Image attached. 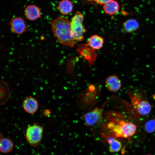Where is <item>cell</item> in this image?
<instances>
[{
    "label": "cell",
    "instance_id": "15",
    "mask_svg": "<svg viewBox=\"0 0 155 155\" xmlns=\"http://www.w3.org/2000/svg\"><path fill=\"white\" fill-rule=\"evenodd\" d=\"M58 9L62 14L68 15L72 11V3L69 0H62L59 3Z\"/></svg>",
    "mask_w": 155,
    "mask_h": 155
},
{
    "label": "cell",
    "instance_id": "11",
    "mask_svg": "<svg viewBox=\"0 0 155 155\" xmlns=\"http://www.w3.org/2000/svg\"><path fill=\"white\" fill-rule=\"evenodd\" d=\"M24 13L26 18L30 20H34L41 17L40 10L35 5H31L26 6L24 9Z\"/></svg>",
    "mask_w": 155,
    "mask_h": 155
},
{
    "label": "cell",
    "instance_id": "21",
    "mask_svg": "<svg viewBox=\"0 0 155 155\" xmlns=\"http://www.w3.org/2000/svg\"><path fill=\"white\" fill-rule=\"evenodd\" d=\"M90 0V1H94L95 0Z\"/></svg>",
    "mask_w": 155,
    "mask_h": 155
},
{
    "label": "cell",
    "instance_id": "17",
    "mask_svg": "<svg viewBox=\"0 0 155 155\" xmlns=\"http://www.w3.org/2000/svg\"><path fill=\"white\" fill-rule=\"evenodd\" d=\"M13 147V143L10 139L7 138H3L1 139L0 151L2 153H9L11 151Z\"/></svg>",
    "mask_w": 155,
    "mask_h": 155
},
{
    "label": "cell",
    "instance_id": "8",
    "mask_svg": "<svg viewBox=\"0 0 155 155\" xmlns=\"http://www.w3.org/2000/svg\"><path fill=\"white\" fill-rule=\"evenodd\" d=\"M11 31L18 35H21L27 31L28 27L24 19L21 17L14 18L9 22Z\"/></svg>",
    "mask_w": 155,
    "mask_h": 155
},
{
    "label": "cell",
    "instance_id": "4",
    "mask_svg": "<svg viewBox=\"0 0 155 155\" xmlns=\"http://www.w3.org/2000/svg\"><path fill=\"white\" fill-rule=\"evenodd\" d=\"M43 131V127L36 123L27 127L25 138L30 145L34 147L39 145L42 138Z\"/></svg>",
    "mask_w": 155,
    "mask_h": 155
},
{
    "label": "cell",
    "instance_id": "10",
    "mask_svg": "<svg viewBox=\"0 0 155 155\" xmlns=\"http://www.w3.org/2000/svg\"><path fill=\"white\" fill-rule=\"evenodd\" d=\"M105 85L109 91L114 92L119 90L121 88L122 84L121 81L118 76L112 75L106 79Z\"/></svg>",
    "mask_w": 155,
    "mask_h": 155
},
{
    "label": "cell",
    "instance_id": "2",
    "mask_svg": "<svg viewBox=\"0 0 155 155\" xmlns=\"http://www.w3.org/2000/svg\"><path fill=\"white\" fill-rule=\"evenodd\" d=\"M54 36L61 44L70 47L75 44L70 22L66 18L59 16L51 22Z\"/></svg>",
    "mask_w": 155,
    "mask_h": 155
},
{
    "label": "cell",
    "instance_id": "22",
    "mask_svg": "<svg viewBox=\"0 0 155 155\" xmlns=\"http://www.w3.org/2000/svg\"><path fill=\"white\" fill-rule=\"evenodd\" d=\"M150 155V154H147V155Z\"/></svg>",
    "mask_w": 155,
    "mask_h": 155
},
{
    "label": "cell",
    "instance_id": "18",
    "mask_svg": "<svg viewBox=\"0 0 155 155\" xmlns=\"http://www.w3.org/2000/svg\"><path fill=\"white\" fill-rule=\"evenodd\" d=\"M145 130L148 133H152L155 131V117L146 122L144 125Z\"/></svg>",
    "mask_w": 155,
    "mask_h": 155
},
{
    "label": "cell",
    "instance_id": "16",
    "mask_svg": "<svg viewBox=\"0 0 155 155\" xmlns=\"http://www.w3.org/2000/svg\"><path fill=\"white\" fill-rule=\"evenodd\" d=\"M123 26L124 30L127 33L135 32L140 27L138 22L134 19L127 20L123 23Z\"/></svg>",
    "mask_w": 155,
    "mask_h": 155
},
{
    "label": "cell",
    "instance_id": "19",
    "mask_svg": "<svg viewBox=\"0 0 155 155\" xmlns=\"http://www.w3.org/2000/svg\"><path fill=\"white\" fill-rule=\"evenodd\" d=\"M113 0H95L94 1L100 5H104L106 3Z\"/></svg>",
    "mask_w": 155,
    "mask_h": 155
},
{
    "label": "cell",
    "instance_id": "7",
    "mask_svg": "<svg viewBox=\"0 0 155 155\" xmlns=\"http://www.w3.org/2000/svg\"><path fill=\"white\" fill-rule=\"evenodd\" d=\"M89 47L88 44H80L78 46L77 50L88 61L91 66L94 64L97 54L94 49Z\"/></svg>",
    "mask_w": 155,
    "mask_h": 155
},
{
    "label": "cell",
    "instance_id": "13",
    "mask_svg": "<svg viewBox=\"0 0 155 155\" xmlns=\"http://www.w3.org/2000/svg\"><path fill=\"white\" fill-rule=\"evenodd\" d=\"M89 46L94 50L100 49L102 46L104 42L103 38L97 35L92 36L88 41Z\"/></svg>",
    "mask_w": 155,
    "mask_h": 155
},
{
    "label": "cell",
    "instance_id": "23",
    "mask_svg": "<svg viewBox=\"0 0 155 155\" xmlns=\"http://www.w3.org/2000/svg\"><path fill=\"white\" fill-rule=\"evenodd\" d=\"M154 155H155V154Z\"/></svg>",
    "mask_w": 155,
    "mask_h": 155
},
{
    "label": "cell",
    "instance_id": "5",
    "mask_svg": "<svg viewBox=\"0 0 155 155\" xmlns=\"http://www.w3.org/2000/svg\"><path fill=\"white\" fill-rule=\"evenodd\" d=\"M84 20L83 14L79 11L76 12L72 18L71 22V28L74 40L78 42L83 40L86 30L82 24Z\"/></svg>",
    "mask_w": 155,
    "mask_h": 155
},
{
    "label": "cell",
    "instance_id": "3",
    "mask_svg": "<svg viewBox=\"0 0 155 155\" xmlns=\"http://www.w3.org/2000/svg\"><path fill=\"white\" fill-rule=\"evenodd\" d=\"M142 91L137 94L129 93L130 97L133 102L134 108L141 115L148 114L151 110V106L148 101L146 96L143 95Z\"/></svg>",
    "mask_w": 155,
    "mask_h": 155
},
{
    "label": "cell",
    "instance_id": "9",
    "mask_svg": "<svg viewBox=\"0 0 155 155\" xmlns=\"http://www.w3.org/2000/svg\"><path fill=\"white\" fill-rule=\"evenodd\" d=\"M22 106L24 111L27 113L33 114L37 111L39 104L37 100L31 96L26 97L23 100Z\"/></svg>",
    "mask_w": 155,
    "mask_h": 155
},
{
    "label": "cell",
    "instance_id": "14",
    "mask_svg": "<svg viewBox=\"0 0 155 155\" xmlns=\"http://www.w3.org/2000/svg\"><path fill=\"white\" fill-rule=\"evenodd\" d=\"M119 8L117 2L114 0L109 1L103 5V9L104 12L109 15L115 14Z\"/></svg>",
    "mask_w": 155,
    "mask_h": 155
},
{
    "label": "cell",
    "instance_id": "12",
    "mask_svg": "<svg viewBox=\"0 0 155 155\" xmlns=\"http://www.w3.org/2000/svg\"><path fill=\"white\" fill-rule=\"evenodd\" d=\"M103 135L106 137L107 142L109 145V150L110 152H117L121 150L122 144L120 141L115 139V137L109 135Z\"/></svg>",
    "mask_w": 155,
    "mask_h": 155
},
{
    "label": "cell",
    "instance_id": "6",
    "mask_svg": "<svg viewBox=\"0 0 155 155\" xmlns=\"http://www.w3.org/2000/svg\"><path fill=\"white\" fill-rule=\"evenodd\" d=\"M102 117V109L98 107H96L83 115L82 118L86 125L91 127L100 122Z\"/></svg>",
    "mask_w": 155,
    "mask_h": 155
},
{
    "label": "cell",
    "instance_id": "1",
    "mask_svg": "<svg viewBox=\"0 0 155 155\" xmlns=\"http://www.w3.org/2000/svg\"><path fill=\"white\" fill-rule=\"evenodd\" d=\"M119 114L110 111L106 115L107 121L103 126V130L115 137L128 138L135 133L137 127L134 123L121 119Z\"/></svg>",
    "mask_w": 155,
    "mask_h": 155
},
{
    "label": "cell",
    "instance_id": "20",
    "mask_svg": "<svg viewBox=\"0 0 155 155\" xmlns=\"http://www.w3.org/2000/svg\"><path fill=\"white\" fill-rule=\"evenodd\" d=\"M43 114L45 116H47L50 114V111L48 109H45L43 111Z\"/></svg>",
    "mask_w": 155,
    "mask_h": 155
}]
</instances>
